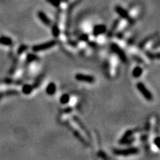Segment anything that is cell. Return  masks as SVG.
Listing matches in <instances>:
<instances>
[{"label": "cell", "mask_w": 160, "mask_h": 160, "mask_svg": "<svg viewBox=\"0 0 160 160\" xmlns=\"http://www.w3.org/2000/svg\"><path fill=\"white\" fill-rule=\"evenodd\" d=\"M29 64L30 65L28 67V73H29L30 76L35 75V73L39 70V64L36 61L31 62Z\"/></svg>", "instance_id": "cell-12"}, {"label": "cell", "mask_w": 160, "mask_h": 160, "mask_svg": "<svg viewBox=\"0 0 160 160\" xmlns=\"http://www.w3.org/2000/svg\"><path fill=\"white\" fill-rule=\"evenodd\" d=\"M139 148H127V149H114L113 153L115 155L117 156H130V155H133V154H136L137 153H139Z\"/></svg>", "instance_id": "cell-6"}, {"label": "cell", "mask_w": 160, "mask_h": 160, "mask_svg": "<svg viewBox=\"0 0 160 160\" xmlns=\"http://www.w3.org/2000/svg\"><path fill=\"white\" fill-rule=\"evenodd\" d=\"M75 79L79 81H84L87 83H93L95 81L94 77L83 73H76L75 75Z\"/></svg>", "instance_id": "cell-8"}, {"label": "cell", "mask_w": 160, "mask_h": 160, "mask_svg": "<svg viewBox=\"0 0 160 160\" xmlns=\"http://www.w3.org/2000/svg\"><path fill=\"white\" fill-rule=\"evenodd\" d=\"M153 144L156 146V149L159 151V136H156V137L154 139Z\"/></svg>", "instance_id": "cell-25"}, {"label": "cell", "mask_w": 160, "mask_h": 160, "mask_svg": "<svg viewBox=\"0 0 160 160\" xmlns=\"http://www.w3.org/2000/svg\"><path fill=\"white\" fill-rule=\"evenodd\" d=\"M119 65V59L116 55L113 54L110 57L108 62V75L111 78H114L117 75Z\"/></svg>", "instance_id": "cell-1"}, {"label": "cell", "mask_w": 160, "mask_h": 160, "mask_svg": "<svg viewBox=\"0 0 160 160\" xmlns=\"http://www.w3.org/2000/svg\"><path fill=\"white\" fill-rule=\"evenodd\" d=\"M143 73V69L141 66H136L133 68V72H132V75L134 78H139Z\"/></svg>", "instance_id": "cell-15"}, {"label": "cell", "mask_w": 160, "mask_h": 160, "mask_svg": "<svg viewBox=\"0 0 160 160\" xmlns=\"http://www.w3.org/2000/svg\"><path fill=\"white\" fill-rule=\"evenodd\" d=\"M156 36L157 33H156L153 34V35L149 36L145 38L140 43H139V47L142 49H144V50L148 49L150 47H151V46L153 45V42L155 41V38Z\"/></svg>", "instance_id": "cell-7"}, {"label": "cell", "mask_w": 160, "mask_h": 160, "mask_svg": "<svg viewBox=\"0 0 160 160\" xmlns=\"http://www.w3.org/2000/svg\"><path fill=\"white\" fill-rule=\"evenodd\" d=\"M115 10L117 14L121 18V19H128V12L123 8L121 6L116 5L115 7Z\"/></svg>", "instance_id": "cell-11"}, {"label": "cell", "mask_w": 160, "mask_h": 160, "mask_svg": "<svg viewBox=\"0 0 160 160\" xmlns=\"http://www.w3.org/2000/svg\"><path fill=\"white\" fill-rule=\"evenodd\" d=\"M37 59H38V57H37L35 54H33V53H29V54L27 55L26 57H25V60H26V62H28V64L34 62V61H36Z\"/></svg>", "instance_id": "cell-18"}, {"label": "cell", "mask_w": 160, "mask_h": 160, "mask_svg": "<svg viewBox=\"0 0 160 160\" xmlns=\"http://www.w3.org/2000/svg\"><path fill=\"white\" fill-rule=\"evenodd\" d=\"M134 133V131L132 130H128L125 132L124 135H123L122 137L121 138V139L119 140L120 144H124V143H127L128 140L130 139V136L133 135V133Z\"/></svg>", "instance_id": "cell-13"}, {"label": "cell", "mask_w": 160, "mask_h": 160, "mask_svg": "<svg viewBox=\"0 0 160 160\" xmlns=\"http://www.w3.org/2000/svg\"><path fill=\"white\" fill-rule=\"evenodd\" d=\"M93 35L94 36H97L101 35V34H104L107 31V28L105 25H96L93 27Z\"/></svg>", "instance_id": "cell-9"}, {"label": "cell", "mask_w": 160, "mask_h": 160, "mask_svg": "<svg viewBox=\"0 0 160 160\" xmlns=\"http://www.w3.org/2000/svg\"><path fill=\"white\" fill-rule=\"evenodd\" d=\"M136 87H137L138 90L139 91V93L143 96V97L145 99L148 101H151L153 99V95L151 93L149 90L146 87V86L143 84L142 82H138L136 84Z\"/></svg>", "instance_id": "cell-4"}, {"label": "cell", "mask_w": 160, "mask_h": 160, "mask_svg": "<svg viewBox=\"0 0 160 160\" xmlns=\"http://www.w3.org/2000/svg\"><path fill=\"white\" fill-rule=\"evenodd\" d=\"M56 91V84L53 82H50L48 84V85L46 87V93H47L50 96H52V95L54 94Z\"/></svg>", "instance_id": "cell-14"}, {"label": "cell", "mask_w": 160, "mask_h": 160, "mask_svg": "<svg viewBox=\"0 0 160 160\" xmlns=\"http://www.w3.org/2000/svg\"><path fill=\"white\" fill-rule=\"evenodd\" d=\"M77 102H78V98L76 97V96H72V97H70V100L69 102H68V103L70 104V108H73V107H75L76 105Z\"/></svg>", "instance_id": "cell-21"}, {"label": "cell", "mask_w": 160, "mask_h": 160, "mask_svg": "<svg viewBox=\"0 0 160 160\" xmlns=\"http://www.w3.org/2000/svg\"><path fill=\"white\" fill-rule=\"evenodd\" d=\"M38 17L39 19V20L42 22L44 25H45L46 26H50L51 25V21L49 19L48 16L45 14L43 11H39L38 12Z\"/></svg>", "instance_id": "cell-10"}, {"label": "cell", "mask_w": 160, "mask_h": 160, "mask_svg": "<svg viewBox=\"0 0 160 160\" xmlns=\"http://www.w3.org/2000/svg\"><path fill=\"white\" fill-rule=\"evenodd\" d=\"M33 87L32 85H31V84H25L22 86V91L26 95L30 94V93L33 91Z\"/></svg>", "instance_id": "cell-16"}, {"label": "cell", "mask_w": 160, "mask_h": 160, "mask_svg": "<svg viewBox=\"0 0 160 160\" xmlns=\"http://www.w3.org/2000/svg\"><path fill=\"white\" fill-rule=\"evenodd\" d=\"M111 48L112 51L115 53L114 54L116 55L117 57H119V59H120L122 62H127V57H126L125 53H124L122 47L119 44L116 42H112L111 44Z\"/></svg>", "instance_id": "cell-2"}, {"label": "cell", "mask_w": 160, "mask_h": 160, "mask_svg": "<svg viewBox=\"0 0 160 160\" xmlns=\"http://www.w3.org/2000/svg\"><path fill=\"white\" fill-rule=\"evenodd\" d=\"M130 53H131L132 56L134 59V60H136V62H138L139 63L142 64V65H148L149 64V60L147 58V56H144L142 55L139 50H136L135 48H131L130 50Z\"/></svg>", "instance_id": "cell-3"}, {"label": "cell", "mask_w": 160, "mask_h": 160, "mask_svg": "<svg viewBox=\"0 0 160 160\" xmlns=\"http://www.w3.org/2000/svg\"><path fill=\"white\" fill-rule=\"evenodd\" d=\"M28 47L27 45H22L19 47V50H18V53L19 54H24V53H25V51H26L27 50H28Z\"/></svg>", "instance_id": "cell-23"}, {"label": "cell", "mask_w": 160, "mask_h": 160, "mask_svg": "<svg viewBox=\"0 0 160 160\" xmlns=\"http://www.w3.org/2000/svg\"><path fill=\"white\" fill-rule=\"evenodd\" d=\"M70 100V96L68 93H65V94L62 95L60 97V102L62 105H65V104H68V102Z\"/></svg>", "instance_id": "cell-19"}, {"label": "cell", "mask_w": 160, "mask_h": 160, "mask_svg": "<svg viewBox=\"0 0 160 160\" xmlns=\"http://www.w3.org/2000/svg\"><path fill=\"white\" fill-rule=\"evenodd\" d=\"M47 1H48L50 4H53L55 7H59L61 3L60 0H47Z\"/></svg>", "instance_id": "cell-24"}, {"label": "cell", "mask_w": 160, "mask_h": 160, "mask_svg": "<svg viewBox=\"0 0 160 160\" xmlns=\"http://www.w3.org/2000/svg\"><path fill=\"white\" fill-rule=\"evenodd\" d=\"M56 44V41H55V40H51V41H47V42L41 43V44H36V45L33 46L32 49L34 52H39L51 48V47H53V46H55Z\"/></svg>", "instance_id": "cell-5"}, {"label": "cell", "mask_w": 160, "mask_h": 160, "mask_svg": "<svg viewBox=\"0 0 160 160\" xmlns=\"http://www.w3.org/2000/svg\"><path fill=\"white\" fill-rule=\"evenodd\" d=\"M60 32L61 31H60V30H59V28L58 27L57 24H56V25H53V27H52V34H53L55 37L59 36Z\"/></svg>", "instance_id": "cell-20"}, {"label": "cell", "mask_w": 160, "mask_h": 160, "mask_svg": "<svg viewBox=\"0 0 160 160\" xmlns=\"http://www.w3.org/2000/svg\"><path fill=\"white\" fill-rule=\"evenodd\" d=\"M0 43L4 45H10L13 43V41L10 37L1 36L0 37Z\"/></svg>", "instance_id": "cell-17"}, {"label": "cell", "mask_w": 160, "mask_h": 160, "mask_svg": "<svg viewBox=\"0 0 160 160\" xmlns=\"http://www.w3.org/2000/svg\"><path fill=\"white\" fill-rule=\"evenodd\" d=\"M96 44H104L106 41V37L103 35V34H101V35L97 36V39L96 40Z\"/></svg>", "instance_id": "cell-22"}]
</instances>
